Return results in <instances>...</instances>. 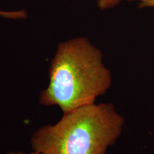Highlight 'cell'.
<instances>
[{"label":"cell","instance_id":"cell-1","mask_svg":"<svg viewBox=\"0 0 154 154\" xmlns=\"http://www.w3.org/2000/svg\"><path fill=\"white\" fill-rule=\"evenodd\" d=\"M111 83L101 50L85 37L71 38L58 46L50 63L49 85L40 94L39 103L66 113L95 103Z\"/></svg>","mask_w":154,"mask_h":154},{"label":"cell","instance_id":"cell-2","mask_svg":"<svg viewBox=\"0 0 154 154\" xmlns=\"http://www.w3.org/2000/svg\"><path fill=\"white\" fill-rule=\"evenodd\" d=\"M124 123L112 103H90L63 113L54 125L38 128L31 146L42 154H106L121 136Z\"/></svg>","mask_w":154,"mask_h":154},{"label":"cell","instance_id":"cell-3","mask_svg":"<svg viewBox=\"0 0 154 154\" xmlns=\"http://www.w3.org/2000/svg\"><path fill=\"white\" fill-rule=\"evenodd\" d=\"M28 16L26 10L17 11H2L0 10V17L9 19H26Z\"/></svg>","mask_w":154,"mask_h":154},{"label":"cell","instance_id":"cell-4","mask_svg":"<svg viewBox=\"0 0 154 154\" xmlns=\"http://www.w3.org/2000/svg\"><path fill=\"white\" fill-rule=\"evenodd\" d=\"M121 0H97V5L101 9H111L119 5Z\"/></svg>","mask_w":154,"mask_h":154},{"label":"cell","instance_id":"cell-5","mask_svg":"<svg viewBox=\"0 0 154 154\" xmlns=\"http://www.w3.org/2000/svg\"><path fill=\"white\" fill-rule=\"evenodd\" d=\"M131 2H137L140 8L153 7L154 8V0H128Z\"/></svg>","mask_w":154,"mask_h":154},{"label":"cell","instance_id":"cell-6","mask_svg":"<svg viewBox=\"0 0 154 154\" xmlns=\"http://www.w3.org/2000/svg\"><path fill=\"white\" fill-rule=\"evenodd\" d=\"M6 154H42V153H38V152L33 151V152H32V153H24V152H22V151H18V152L11 151V152H8V153H6Z\"/></svg>","mask_w":154,"mask_h":154}]
</instances>
